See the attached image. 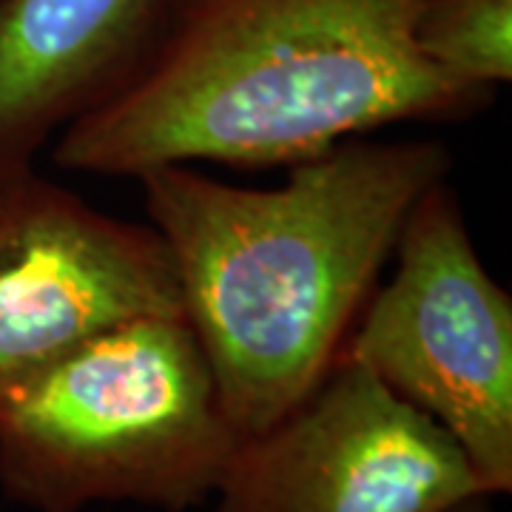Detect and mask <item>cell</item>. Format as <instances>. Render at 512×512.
Masks as SVG:
<instances>
[{
  "instance_id": "52a82bcc",
  "label": "cell",
  "mask_w": 512,
  "mask_h": 512,
  "mask_svg": "<svg viewBox=\"0 0 512 512\" xmlns=\"http://www.w3.org/2000/svg\"><path fill=\"white\" fill-rule=\"evenodd\" d=\"M168 0H0V168L35 163L146 63Z\"/></svg>"
},
{
  "instance_id": "277c9868",
  "label": "cell",
  "mask_w": 512,
  "mask_h": 512,
  "mask_svg": "<svg viewBox=\"0 0 512 512\" xmlns=\"http://www.w3.org/2000/svg\"><path fill=\"white\" fill-rule=\"evenodd\" d=\"M342 353L444 427L490 495L512 490V299L450 183L421 194Z\"/></svg>"
},
{
  "instance_id": "7a4b0ae2",
  "label": "cell",
  "mask_w": 512,
  "mask_h": 512,
  "mask_svg": "<svg viewBox=\"0 0 512 512\" xmlns=\"http://www.w3.org/2000/svg\"><path fill=\"white\" fill-rule=\"evenodd\" d=\"M450 171L453 154L439 140H348L293 163L274 188L222 183L194 165L137 177L185 319L242 439L322 382L407 214Z\"/></svg>"
},
{
  "instance_id": "5b68a950",
  "label": "cell",
  "mask_w": 512,
  "mask_h": 512,
  "mask_svg": "<svg viewBox=\"0 0 512 512\" xmlns=\"http://www.w3.org/2000/svg\"><path fill=\"white\" fill-rule=\"evenodd\" d=\"M487 493L458 441L339 353L322 382L239 439L214 512H441Z\"/></svg>"
},
{
  "instance_id": "3957f363",
  "label": "cell",
  "mask_w": 512,
  "mask_h": 512,
  "mask_svg": "<svg viewBox=\"0 0 512 512\" xmlns=\"http://www.w3.org/2000/svg\"><path fill=\"white\" fill-rule=\"evenodd\" d=\"M183 313L94 333L0 402V490L32 512L214 498L239 444Z\"/></svg>"
},
{
  "instance_id": "ba28073f",
  "label": "cell",
  "mask_w": 512,
  "mask_h": 512,
  "mask_svg": "<svg viewBox=\"0 0 512 512\" xmlns=\"http://www.w3.org/2000/svg\"><path fill=\"white\" fill-rule=\"evenodd\" d=\"M413 43L453 83L498 94L512 80V0H424Z\"/></svg>"
},
{
  "instance_id": "6da1fadb",
  "label": "cell",
  "mask_w": 512,
  "mask_h": 512,
  "mask_svg": "<svg viewBox=\"0 0 512 512\" xmlns=\"http://www.w3.org/2000/svg\"><path fill=\"white\" fill-rule=\"evenodd\" d=\"M424 0H168L146 63L57 134L55 163L97 177L160 165H293L393 123H461L495 94L413 43Z\"/></svg>"
},
{
  "instance_id": "9c48e42d",
  "label": "cell",
  "mask_w": 512,
  "mask_h": 512,
  "mask_svg": "<svg viewBox=\"0 0 512 512\" xmlns=\"http://www.w3.org/2000/svg\"><path fill=\"white\" fill-rule=\"evenodd\" d=\"M441 512H493V495L490 493H473L461 498L456 504H450Z\"/></svg>"
},
{
  "instance_id": "8992f818",
  "label": "cell",
  "mask_w": 512,
  "mask_h": 512,
  "mask_svg": "<svg viewBox=\"0 0 512 512\" xmlns=\"http://www.w3.org/2000/svg\"><path fill=\"white\" fill-rule=\"evenodd\" d=\"M148 313H183L148 222L111 217L35 163L0 168V402L94 333Z\"/></svg>"
}]
</instances>
